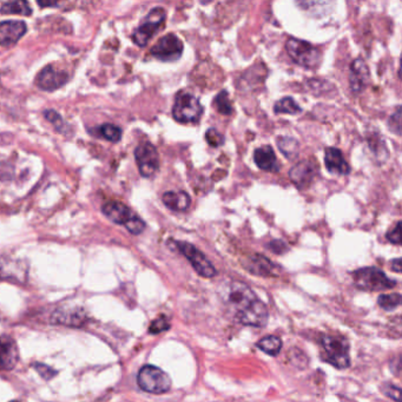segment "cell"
<instances>
[{"mask_svg":"<svg viewBox=\"0 0 402 402\" xmlns=\"http://www.w3.org/2000/svg\"><path fill=\"white\" fill-rule=\"evenodd\" d=\"M223 303L235 319L252 327L261 328L268 322V309L255 293L243 282L233 281L222 294Z\"/></svg>","mask_w":402,"mask_h":402,"instance_id":"obj_1","label":"cell"},{"mask_svg":"<svg viewBox=\"0 0 402 402\" xmlns=\"http://www.w3.org/2000/svg\"><path fill=\"white\" fill-rule=\"evenodd\" d=\"M103 212L110 221L126 226L133 235H140L145 229V222L140 219L131 209L121 202L111 201L103 205Z\"/></svg>","mask_w":402,"mask_h":402,"instance_id":"obj_2","label":"cell"},{"mask_svg":"<svg viewBox=\"0 0 402 402\" xmlns=\"http://www.w3.org/2000/svg\"><path fill=\"white\" fill-rule=\"evenodd\" d=\"M353 280L356 287L366 291H389L396 286L394 280H391L382 270L377 269L375 267L356 270L353 273Z\"/></svg>","mask_w":402,"mask_h":402,"instance_id":"obj_3","label":"cell"},{"mask_svg":"<svg viewBox=\"0 0 402 402\" xmlns=\"http://www.w3.org/2000/svg\"><path fill=\"white\" fill-rule=\"evenodd\" d=\"M288 54L295 64L300 65L302 68H315L321 63V52L317 47L305 40L298 38H289L286 43Z\"/></svg>","mask_w":402,"mask_h":402,"instance_id":"obj_4","label":"cell"},{"mask_svg":"<svg viewBox=\"0 0 402 402\" xmlns=\"http://www.w3.org/2000/svg\"><path fill=\"white\" fill-rule=\"evenodd\" d=\"M322 359L338 370H346L351 365L349 347L345 340L335 336H324L321 340Z\"/></svg>","mask_w":402,"mask_h":402,"instance_id":"obj_5","label":"cell"},{"mask_svg":"<svg viewBox=\"0 0 402 402\" xmlns=\"http://www.w3.org/2000/svg\"><path fill=\"white\" fill-rule=\"evenodd\" d=\"M205 109L201 102L194 95L180 92L175 98L173 106V118L180 123H197L201 119Z\"/></svg>","mask_w":402,"mask_h":402,"instance_id":"obj_6","label":"cell"},{"mask_svg":"<svg viewBox=\"0 0 402 402\" xmlns=\"http://www.w3.org/2000/svg\"><path fill=\"white\" fill-rule=\"evenodd\" d=\"M137 382L140 389L151 394H163L171 388V379L154 366H144L137 375Z\"/></svg>","mask_w":402,"mask_h":402,"instance_id":"obj_7","label":"cell"},{"mask_svg":"<svg viewBox=\"0 0 402 402\" xmlns=\"http://www.w3.org/2000/svg\"><path fill=\"white\" fill-rule=\"evenodd\" d=\"M166 10L163 8H154L149 12L142 25L138 26L133 33V43L140 47H147L151 38L157 33L159 26L166 20Z\"/></svg>","mask_w":402,"mask_h":402,"instance_id":"obj_8","label":"cell"},{"mask_svg":"<svg viewBox=\"0 0 402 402\" xmlns=\"http://www.w3.org/2000/svg\"><path fill=\"white\" fill-rule=\"evenodd\" d=\"M177 249L183 254L184 257L191 263V266L196 270V273L202 277H207V279H212L216 276L215 267L212 266V262L207 259V256L198 250L195 245L188 242H182V240H177L175 242Z\"/></svg>","mask_w":402,"mask_h":402,"instance_id":"obj_9","label":"cell"},{"mask_svg":"<svg viewBox=\"0 0 402 402\" xmlns=\"http://www.w3.org/2000/svg\"><path fill=\"white\" fill-rule=\"evenodd\" d=\"M135 158L142 176L151 178L157 173L159 169V156L157 149L150 142H143L136 147Z\"/></svg>","mask_w":402,"mask_h":402,"instance_id":"obj_10","label":"cell"},{"mask_svg":"<svg viewBox=\"0 0 402 402\" xmlns=\"http://www.w3.org/2000/svg\"><path fill=\"white\" fill-rule=\"evenodd\" d=\"M183 42L173 33L162 37L151 49V54L158 61H175L183 54Z\"/></svg>","mask_w":402,"mask_h":402,"instance_id":"obj_11","label":"cell"},{"mask_svg":"<svg viewBox=\"0 0 402 402\" xmlns=\"http://www.w3.org/2000/svg\"><path fill=\"white\" fill-rule=\"evenodd\" d=\"M28 264L20 260L0 256V281L24 284L28 279Z\"/></svg>","mask_w":402,"mask_h":402,"instance_id":"obj_12","label":"cell"},{"mask_svg":"<svg viewBox=\"0 0 402 402\" xmlns=\"http://www.w3.org/2000/svg\"><path fill=\"white\" fill-rule=\"evenodd\" d=\"M68 75L65 71L47 65L38 73L36 78L37 87L43 91H54L68 83Z\"/></svg>","mask_w":402,"mask_h":402,"instance_id":"obj_13","label":"cell"},{"mask_svg":"<svg viewBox=\"0 0 402 402\" xmlns=\"http://www.w3.org/2000/svg\"><path fill=\"white\" fill-rule=\"evenodd\" d=\"M319 166H316L315 163L312 161H301L296 163L291 171H289V178L291 182L298 188V189H305L312 184L315 178Z\"/></svg>","mask_w":402,"mask_h":402,"instance_id":"obj_14","label":"cell"},{"mask_svg":"<svg viewBox=\"0 0 402 402\" xmlns=\"http://www.w3.org/2000/svg\"><path fill=\"white\" fill-rule=\"evenodd\" d=\"M28 32V26L22 20H6L0 24V45L8 47L18 43Z\"/></svg>","mask_w":402,"mask_h":402,"instance_id":"obj_15","label":"cell"},{"mask_svg":"<svg viewBox=\"0 0 402 402\" xmlns=\"http://www.w3.org/2000/svg\"><path fill=\"white\" fill-rule=\"evenodd\" d=\"M370 68L361 58H358L351 65V73H349V84L354 94H360L366 89L370 83Z\"/></svg>","mask_w":402,"mask_h":402,"instance_id":"obj_16","label":"cell"},{"mask_svg":"<svg viewBox=\"0 0 402 402\" xmlns=\"http://www.w3.org/2000/svg\"><path fill=\"white\" fill-rule=\"evenodd\" d=\"M87 321V312L80 308L57 309L52 315V324H64L68 327H82Z\"/></svg>","mask_w":402,"mask_h":402,"instance_id":"obj_17","label":"cell"},{"mask_svg":"<svg viewBox=\"0 0 402 402\" xmlns=\"http://www.w3.org/2000/svg\"><path fill=\"white\" fill-rule=\"evenodd\" d=\"M19 361L18 347L8 336L0 338V370H11Z\"/></svg>","mask_w":402,"mask_h":402,"instance_id":"obj_18","label":"cell"},{"mask_svg":"<svg viewBox=\"0 0 402 402\" xmlns=\"http://www.w3.org/2000/svg\"><path fill=\"white\" fill-rule=\"evenodd\" d=\"M324 164L328 171L339 176H346L351 173V166L343 157L341 150L336 147H327L324 152Z\"/></svg>","mask_w":402,"mask_h":402,"instance_id":"obj_19","label":"cell"},{"mask_svg":"<svg viewBox=\"0 0 402 402\" xmlns=\"http://www.w3.org/2000/svg\"><path fill=\"white\" fill-rule=\"evenodd\" d=\"M254 161H255L256 166L264 171H277L280 169L276 154L274 152L273 147L269 145L257 147L254 152Z\"/></svg>","mask_w":402,"mask_h":402,"instance_id":"obj_20","label":"cell"},{"mask_svg":"<svg viewBox=\"0 0 402 402\" xmlns=\"http://www.w3.org/2000/svg\"><path fill=\"white\" fill-rule=\"evenodd\" d=\"M163 203L173 212H185L191 205V198L185 191H166L163 195Z\"/></svg>","mask_w":402,"mask_h":402,"instance_id":"obj_21","label":"cell"},{"mask_svg":"<svg viewBox=\"0 0 402 402\" xmlns=\"http://www.w3.org/2000/svg\"><path fill=\"white\" fill-rule=\"evenodd\" d=\"M276 267L274 266L273 262H270L269 260L263 257V256H255L250 259V266L248 269L256 275H262V276H269L273 275L274 270Z\"/></svg>","mask_w":402,"mask_h":402,"instance_id":"obj_22","label":"cell"},{"mask_svg":"<svg viewBox=\"0 0 402 402\" xmlns=\"http://www.w3.org/2000/svg\"><path fill=\"white\" fill-rule=\"evenodd\" d=\"M277 147L284 154V157H287L288 159H295L298 156L300 144L293 137L284 136L277 138Z\"/></svg>","mask_w":402,"mask_h":402,"instance_id":"obj_23","label":"cell"},{"mask_svg":"<svg viewBox=\"0 0 402 402\" xmlns=\"http://www.w3.org/2000/svg\"><path fill=\"white\" fill-rule=\"evenodd\" d=\"M0 13L1 15H20L28 17V16L32 15V8L28 1H11V3H6L0 8Z\"/></svg>","mask_w":402,"mask_h":402,"instance_id":"obj_24","label":"cell"},{"mask_svg":"<svg viewBox=\"0 0 402 402\" xmlns=\"http://www.w3.org/2000/svg\"><path fill=\"white\" fill-rule=\"evenodd\" d=\"M274 111L276 114H284V115H298L301 114L302 109L295 102L294 98L284 97L276 102V104L274 106Z\"/></svg>","mask_w":402,"mask_h":402,"instance_id":"obj_25","label":"cell"},{"mask_svg":"<svg viewBox=\"0 0 402 402\" xmlns=\"http://www.w3.org/2000/svg\"><path fill=\"white\" fill-rule=\"evenodd\" d=\"M257 347L263 352L267 353L268 355L275 356L282 349V340L272 335V336H267V338H263L261 341L257 342Z\"/></svg>","mask_w":402,"mask_h":402,"instance_id":"obj_26","label":"cell"},{"mask_svg":"<svg viewBox=\"0 0 402 402\" xmlns=\"http://www.w3.org/2000/svg\"><path fill=\"white\" fill-rule=\"evenodd\" d=\"M214 106L217 109V111L221 115L229 116L233 114V105L230 101L229 95L226 90L221 91L215 99H214Z\"/></svg>","mask_w":402,"mask_h":402,"instance_id":"obj_27","label":"cell"},{"mask_svg":"<svg viewBox=\"0 0 402 402\" xmlns=\"http://www.w3.org/2000/svg\"><path fill=\"white\" fill-rule=\"evenodd\" d=\"M98 133L101 135L105 140L117 143L122 140V129L119 126H114V124H103L99 126Z\"/></svg>","mask_w":402,"mask_h":402,"instance_id":"obj_28","label":"cell"},{"mask_svg":"<svg viewBox=\"0 0 402 402\" xmlns=\"http://www.w3.org/2000/svg\"><path fill=\"white\" fill-rule=\"evenodd\" d=\"M377 303H379L381 308L391 312V310L398 308V305H401V295L398 294V293L380 295L379 298H377Z\"/></svg>","mask_w":402,"mask_h":402,"instance_id":"obj_29","label":"cell"},{"mask_svg":"<svg viewBox=\"0 0 402 402\" xmlns=\"http://www.w3.org/2000/svg\"><path fill=\"white\" fill-rule=\"evenodd\" d=\"M388 128L391 133L400 136L401 135V108L398 106L396 111L388 119Z\"/></svg>","mask_w":402,"mask_h":402,"instance_id":"obj_30","label":"cell"},{"mask_svg":"<svg viewBox=\"0 0 402 402\" xmlns=\"http://www.w3.org/2000/svg\"><path fill=\"white\" fill-rule=\"evenodd\" d=\"M205 140L210 147H219L224 143V137L222 133H219L216 129H209L205 133Z\"/></svg>","mask_w":402,"mask_h":402,"instance_id":"obj_31","label":"cell"},{"mask_svg":"<svg viewBox=\"0 0 402 402\" xmlns=\"http://www.w3.org/2000/svg\"><path fill=\"white\" fill-rule=\"evenodd\" d=\"M169 328L170 324L166 317L161 316V317L154 319V322L151 324L149 331H150L151 334H159V333H162V331H168Z\"/></svg>","mask_w":402,"mask_h":402,"instance_id":"obj_32","label":"cell"},{"mask_svg":"<svg viewBox=\"0 0 402 402\" xmlns=\"http://www.w3.org/2000/svg\"><path fill=\"white\" fill-rule=\"evenodd\" d=\"M387 240L393 245H401V222L398 221L396 226L387 233Z\"/></svg>","mask_w":402,"mask_h":402,"instance_id":"obj_33","label":"cell"},{"mask_svg":"<svg viewBox=\"0 0 402 402\" xmlns=\"http://www.w3.org/2000/svg\"><path fill=\"white\" fill-rule=\"evenodd\" d=\"M44 115H45V118L47 121H50L54 124L56 129L59 130V131L63 129L64 122H63V118H61V116L58 112L54 111V110H47Z\"/></svg>","mask_w":402,"mask_h":402,"instance_id":"obj_34","label":"cell"},{"mask_svg":"<svg viewBox=\"0 0 402 402\" xmlns=\"http://www.w3.org/2000/svg\"><path fill=\"white\" fill-rule=\"evenodd\" d=\"M35 368H36L37 372H38L45 380H51V379L56 377V374H57L56 370H52V368L47 366V365H43V363H36Z\"/></svg>","mask_w":402,"mask_h":402,"instance_id":"obj_35","label":"cell"},{"mask_svg":"<svg viewBox=\"0 0 402 402\" xmlns=\"http://www.w3.org/2000/svg\"><path fill=\"white\" fill-rule=\"evenodd\" d=\"M384 393L389 398H393L395 402H401V398H400L401 389L394 384H386L384 387Z\"/></svg>","mask_w":402,"mask_h":402,"instance_id":"obj_36","label":"cell"},{"mask_svg":"<svg viewBox=\"0 0 402 402\" xmlns=\"http://www.w3.org/2000/svg\"><path fill=\"white\" fill-rule=\"evenodd\" d=\"M391 268L395 273H401V259L398 257V259L393 260L391 263Z\"/></svg>","mask_w":402,"mask_h":402,"instance_id":"obj_37","label":"cell"},{"mask_svg":"<svg viewBox=\"0 0 402 402\" xmlns=\"http://www.w3.org/2000/svg\"><path fill=\"white\" fill-rule=\"evenodd\" d=\"M13 402H17V401H13Z\"/></svg>","mask_w":402,"mask_h":402,"instance_id":"obj_38","label":"cell"}]
</instances>
